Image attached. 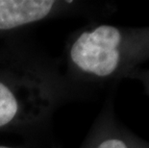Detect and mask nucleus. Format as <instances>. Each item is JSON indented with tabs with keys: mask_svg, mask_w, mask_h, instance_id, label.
Returning <instances> with one entry per match:
<instances>
[{
	"mask_svg": "<svg viewBox=\"0 0 149 148\" xmlns=\"http://www.w3.org/2000/svg\"><path fill=\"white\" fill-rule=\"evenodd\" d=\"M68 89L61 72L12 46L0 48V133L43 126Z\"/></svg>",
	"mask_w": 149,
	"mask_h": 148,
	"instance_id": "f257e3e1",
	"label": "nucleus"
},
{
	"mask_svg": "<svg viewBox=\"0 0 149 148\" xmlns=\"http://www.w3.org/2000/svg\"><path fill=\"white\" fill-rule=\"evenodd\" d=\"M149 58V27L94 24L78 30L65 49L68 83H103L133 73Z\"/></svg>",
	"mask_w": 149,
	"mask_h": 148,
	"instance_id": "f03ea898",
	"label": "nucleus"
},
{
	"mask_svg": "<svg viewBox=\"0 0 149 148\" xmlns=\"http://www.w3.org/2000/svg\"><path fill=\"white\" fill-rule=\"evenodd\" d=\"M83 3L63 0H0V36L76 14Z\"/></svg>",
	"mask_w": 149,
	"mask_h": 148,
	"instance_id": "7ed1b4c3",
	"label": "nucleus"
},
{
	"mask_svg": "<svg viewBox=\"0 0 149 148\" xmlns=\"http://www.w3.org/2000/svg\"><path fill=\"white\" fill-rule=\"evenodd\" d=\"M81 148H141V142L117 125L112 113L105 111Z\"/></svg>",
	"mask_w": 149,
	"mask_h": 148,
	"instance_id": "20e7f679",
	"label": "nucleus"
},
{
	"mask_svg": "<svg viewBox=\"0 0 149 148\" xmlns=\"http://www.w3.org/2000/svg\"><path fill=\"white\" fill-rule=\"evenodd\" d=\"M146 73H148L147 74V77H141V80H143L144 82H146V85H147V88H148V90H149V71L148 72H146Z\"/></svg>",
	"mask_w": 149,
	"mask_h": 148,
	"instance_id": "39448f33",
	"label": "nucleus"
},
{
	"mask_svg": "<svg viewBox=\"0 0 149 148\" xmlns=\"http://www.w3.org/2000/svg\"><path fill=\"white\" fill-rule=\"evenodd\" d=\"M0 148H18V147H13V146H8V145H1V144H0Z\"/></svg>",
	"mask_w": 149,
	"mask_h": 148,
	"instance_id": "423d86ee",
	"label": "nucleus"
}]
</instances>
